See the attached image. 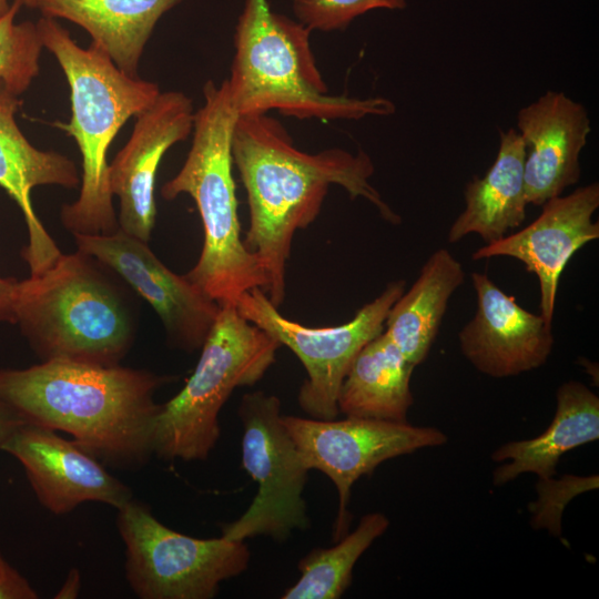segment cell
I'll list each match as a JSON object with an SVG mask.
<instances>
[{
    "mask_svg": "<svg viewBox=\"0 0 599 599\" xmlns=\"http://www.w3.org/2000/svg\"><path fill=\"white\" fill-rule=\"evenodd\" d=\"M26 420L0 397V450Z\"/></svg>",
    "mask_w": 599,
    "mask_h": 599,
    "instance_id": "obj_30",
    "label": "cell"
},
{
    "mask_svg": "<svg viewBox=\"0 0 599 599\" xmlns=\"http://www.w3.org/2000/svg\"><path fill=\"white\" fill-rule=\"evenodd\" d=\"M408 362L385 332L368 342L352 362L338 392L345 417L407 422L414 403Z\"/></svg>",
    "mask_w": 599,
    "mask_h": 599,
    "instance_id": "obj_22",
    "label": "cell"
},
{
    "mask_svg": "<svg viewBox=\"0 0 599 599\" xmlns=\"http://www.w3.org/2000/svg\"><path fill=\"white\" fill-rule=\"evenodd\" d=\"M556 413L539 436L509 441L491 454L494 461H505L493 474L496 486L507 484L521 474L551 478L560 457L569 450L599 438V398L586 385L569 380L556 394Z\"/></svg>",
    "mask_w": 599,
    "mask_h": 599,
    "instance_id": "obj_19",
    "label": "cell"
},
{
    "mask_svg": "<svg viewBox=\"0 0 599 599\" xmlns=\"http://www.w3.org/2000/svg\"><path fill=\"white\" fill-rule=\"evenodd\" d=\"M474 317L458 334L460 351L473 366L495 378L542 366L554 347L551 323L521 307L487 274L474 272Z\"/></svg>",
    "mask_w": 599,
    "mask_h": 599,
    "instance_id": "obj_16",
    "label": "cell"
},
{
    "mask_svg": "<svg viewBox=\"0 0 599 599\" xmlns=\"http://www.w3.org/2000/svg\"><path fill=\"white\" fill-rule=\"evenodd\" d=\"M37 27L70 88V122L52 125L74 139L82 159L80 193L62 206L61 222L73 235L112 234L119 223L109 187L108 150L124 123L156 99L160 88L122 72L94 43L81 48L57 19L42 17Z\"/></svg>",
    "mask_w": 599,
    "mask_h": 599,
    "instance_id": "obj_4",
    "label": "cell"
},
{
    "mask_svg": "<svg viewBox=\"0 0 599 599\" xmlns=\"http://www.w3.org/2000/svg\"><path fill=\"white\" fill-rule=\"evenodd\" d=\"M525 145L528 204L542 205L580 179V153L591 131L586 108L564 92L547 91L518 112Z\"/></svg>",
    "mask_w": 599,
    "mask_h": 599,
    "instance_id": "obj_17",
    "label": "cell"
},
{
    "mask_svg": "<svg viewBox=\"0 0 599 599\" xmlns=\"http://www.w3.org/2000/svg\"><path fill=\"white\" fill-rule=\"evenodd\" d=\"M232 156L250 207L243 243L261 262L268 278L265 293L276 307L285 297L294 234L315 221L332 184L344 187L352 199L370 202L387 222H400L369 183L374 164L363 150L355 154L341 148L303 152L280 121L256 113L237 116Z\"/></svg>",
    "mask_w": 599,
    "mask_h": 599,
    "instance_id": "obj_1",
    "label": "cell"
},
{
    "mask_svg": "<svg viewBox=\"0 0 599 599\" xmlns=\"http://www.w3.org/2000/svg\"><path fill=\"white\" fill-rule=\"evenodd\" d=\"M192 100L160 92L138 115L130 139L109 164V187L120 201L119 229L149 242L156 217L154 187L165 152L193 131Z\"/></svg>",
    "mask_w": 599,
    "mask_h": 599,
    "instance_id": "obj_13",
    "label": "cell"
},
{
    "mask_svg": "<svg viewBox=\"0 0 599 599\" xmlns=\"http://www.w3.org/2000/svg\"><path fill=\"white\" fill-rule=\"evenodd\" d=\"M132 290L79 250L18 281L14 324L42 361L119 365L138 329Z\"/></svg>",
    "mask_w": 599,
    "mask_h": 599,
    "instance_id": "obj_3",
    "label": "cell"
},
{
    "mask_svg": "<svg viewBox=\"0 0 599 599\" xmlns=\"http://www.w3.org/2000/svg\"><path fill=\"white\" fill-rule=\"evenodd\" d=\"M10 6L9 0H0V18L9 10Z\"/></svg>",
    "mask_w": 599,
    "mask_h": 599,
    "instance_id": "obj_33",
    "label": "cell"
},
{
    "mask_svg": "<svg viewBox=\"0 0 599 599\" xmlns=\"http://www.w3.org/2000/svg\"><path fill=\"white\" fill-rule=\"evenodd\" d=\"M525 145L515 129L500 131L497 156L483 177L465 189V210L451 224L448 242L478 234L486 244L497 242L521 225L528 205L524 182Z\"/></svg>",
    "mask_w": 599,
    "mask_h": 599,
    "instance_id": "obj_20",
    "label": "cell"
},
{
    "mask_svg": "<svg viewBox=\"0 0 599 599\" xmlns=\"http://www.w3.org/2000/svg\"><path fill=\"white\" fill-rule=\"evenodd\" d=\"M81 589V576L80 571L77 568H72L60 589L55 593V599H74L78 598Z\"/></svg>",
    "mask_w": 599,
    "mask_h": 599,
    "instance_id": "obj_31",
    "label": "cell"
},
{
    "mask_svg": "<svg viewBox=\"0 0 599 599\" xmlns=\"http://www.w3.org/2000/svg\"><path fill=\"white\" fill-rule=\"evenodd\" d=\"M18 281L0 276V324H14V304Z\"/></svg>",
    "mask_w": 599,
    "mask_h": 599,
    "instance_id": "obj_29",
    "label": "cell"
},
{
    "mask_svg": "<svg viewBox=\"0 0 599 599\" xmlns=\"http://www.w3.org/2000/svg\"><path fill=\"white\" fill-rule=\"evenodd\" d=\"M116 526L125 545L126 580L142 599H211L222 581L250 562L243 540L186 536L133 499L118 508Z\"/></svg>",
    "mask_w": 599,
    "mask_h": 599,
    "instance_id": "obj_8",
    "label": "cell"
},
{
    "mask_svg": "<svg viewBox=\"0 0 599 599\" xmlns=\"http://www.w3.org/2000/svg\"><path fill=\"white\" fill-rule=\"evenodd\" d=\"M28 8H37L39 0H13Z\"/></svg>",
    "mask_w": 599,
    "mask_h": 599,
    "instance_id": "obj_32",
    "label": "cell"
},
{
    "mask_svg": "<svg viewBox=\"0 0 599 599\" xmlns=\"http://www.w3.org/2000/svg\"><path fill=\"white\" fill-rule=\"evenodd\" d=\"M282 420L307 468L325 474L338 493L333 539L348 532L352 486L382 463L402 455L445 445L447 436L436 427L407 422L345 417L317 419L282 415Z\"/></svg>",
    "mask_w": 599,
    "mask_h": 599,
    "instance_id": "obj_11",
    "label": "cell"
},
{
    "mask_svg": "<svg viewBox=\"0 0 599 599\" xmlns=\"http://www.w3.org/2000/svg\"><path fill=\"white\" fill-rule=\"evenodd\" d=\"M405 0H292L293 11L306 28L319 31L345 29L355 18L374 9H404Z\"/></svg>",
    "mask_w": 599,
    "mask_h": 599,
    "instance_id": "obj_26",
    "label": "cell"
},
{
    "mask_svg": "<svg viewBox=\"0 0 599 599\" xmlns=\"http://www.w3.org/2000/svg\"><path fill=\"white\" fill-rule=\"evenodd\" d=\"M21 101L0 82V187L18 204L28 230L21 256L38 274L62 254L37 216L31 193L41 185L74 189L81 183L75 164L68 156L33 146L16 121Z\"/></svg>",
    "mask_w": 599,
    "mask_h": 599,
    "instance_id": "obj_18",
    "label": "cell"
},
{
    "mask_svg": "<svg viewBox=\"0 0 599 599\" xmlns=\"http://www.w3.org/2000/svg\"><path fill=\"white\" fill-rule=\"evenodd\" d=\"M405 291V281L387 284L379 296L362 306L345 324L309 327L283 316L261 287L243 293L235 307L304 365L307 378L300 388L301 408L313 418L335 419L342 382L358 352L385 329L393 304Z\"/></svg>",
    "mask_w": 599,
    "mask_h": 599,
    "instance_id": "obj_9",
    "label": "cell"
},
{
    "mask_svg": "<svg viewBox=\"0 0 599 599\" xmlns=\"http://www.w3.org/2000/svg\"><path fill=\"white\" fill-rule=\"evenodd\" d=\"M1 450L19 460L38 500L54 515H65L85 501L118 509L132 499L130 488L95 456L51 428L26 422Z\"/></svg>",
    "mask_w": 599,
    "mask_h": 599,
    "instance_id": "obj_15",
    "label": "cell"
},
{
    "mask_svg": "<svg viewBox=\"0 0 599 599\" xmlns=\"http://www.w3.org/2000/svg\"><path fill=\"white\" fill-rule=\"evenodd\" d=\"M464 280L461 263L448 250L439 248L390 307L384 332L413 365L427 357L448 301Z\"/></svg>",
    "mask_w": 599,
    "mask_h": 599,
    "instance_id": "obj_23",
    "label": "cell"
},
{
    "mask_svg": "<svg viewBox=\"0 0 599 599\" xmlns=\"http://www.w3.org/2000/svg\"><path fill=\"white\" fill-rule=\"evenodd\" d=\"M540 215L524 229L486 244L474 260L508 256L520 261L539 282L540 315L552 323L561 273L572 255L599 238V184L590 183L568 195L546 201Z\"/></svg>",
    "mask_w": 599,
    "mask_h": 599,
    "instance_id": "obj_14",
    "label": "cell"
},
{
    "mask_svg": "<svg viewBox=\"0 0 599 599\" xmlns=\"http://www.w3.org/2000/svg\"><path fill=\"white\" fill-rule=\"evenodd\" d=\"M77 250L111 268L160 317L167 341L185 352L200 349L221 306L185 275L166 267L144 242L118 229L108 235H73Z\"/></svg>",
    "mask_w": 599,
    "mask_h": 599,
    "instance_id": "obj_12",
    "label": "cell"
},
{
    "mask_svg": "<svg viewBox=\"0 0 599 599\" xmlns=\"http://www.w3.org/2000/svg\"><path fill=\"white\" fill-rule=\"evenodd\" d=\"M203 97L194 114L191 149L180 171L162 185L161 195L171 201L189 194L202 220L203 247L185 276L220 306L235 305L252 288L265 291L268 278L241 238L232 172V134L238 113L226 81L209 80Z\"/></svg>",
    "mask_w": 599,
    "mask_h": 599,
    "instance_id": "obj_5",
    "label": "cell"
},
{
    "mask_svg": "<svg viewBox=\"0 0 599 599\" xmlns=\"http://www.w3.org/2000/svg\"><path fill=\"white\" fill-rule=\"evenodd\" d=\"M172 379L120 364L47 361L0 368V397L26 422L68 433L104 461L134 467L153 454L154 394Z\"/></svg>",
    "mask_w": 599,
    "mask_h": 599,
    "instance_id": "obj_2",
    "label": "cell"
},
{
    "mask_svg": "<svg viewBox=\"0 0 599 599\" xmlns=\"http://www.w3.org/2000/svg\"><path fill=\"white\" fill-rule=\"evenodd\" d=\"M309 34L301 22L272 11L267 0H244L225 80L238 115L277 110L301 120H361L395 112L394 103L383 97L329 94Z\"/></svg>",
    "mask_w": 599,
    "mask_h": 599,
    "instance_id": "obj_6",
    "label": "cell"
},
{
    "mask_svg": "<svg viewBox=\"0 0 599 599\" xmlns=\"http://www.w3.org/2000/svg\"><path fill=\"white\" fill-rule=\"evenodd\" d=\"M38 597L29 581L0 554V599H37Z\"/></svg>",
    "mask_w": 599,
    "mask_h": 599,
    "instance_id": "obj_28",
    "label": "cell"
},
{
    "mask_svg": "<svg viewBox=\"0 0 599 599\" xmlns=\"http://www.w3.org/2000/svg\"><path fill=\"white\" fill-rule=\"evenodd\" d=\"M20 8L21 4L13 1L0 18V82L18 97L38 77L43 49L37 23H16Z\"/></svg>",
    "mask_w": 599,
    "mask_h": 599,
    "instance_id": "obj_25",
    "label": "cell"
},
{
    "mask_svg": "<svg viewBox=\"0 0 599 599\" xmlns=\"http://www.w3.org/2000/svg\"><path fill=\"white\" fill-rule=\"evenodd\" d=\"M182 0H39L42 17L83 28L113 63L139 77V63L159 19Z\"/></svg>",
    "mask_w": 599,
    "mask_h": 599,
    "instance_id": "obj_21",
    "label": "cell"
},
{
    "mask_svg": "<svg viewBox=\"0 0 599 599\" xmlns=\"http://www.w3.org/2000/svg\"><path fill=\"white\" fill-rule=\"evenodd\" d=\"M598 487V476L576 477L565 475L559 480L539 479L538 500L529 506L531 526L547 528L550 534L560 536V517L569 500L579 493Z\"/></svg>",
    "mask_w": 599,
    "mask_h": 599,
    "instance_id": "obj_27",
    "label": "cell"
},
{
    "mask_svg": "<svg viewBox=\"0 0 599 599\" xmlns=\"http://www.w3.org/2000/svg\"><path fill=\"white\" fill-rule=\"evenodd\" d=\"M280 346L235 305L221 306L192 375L174 397L160 404L153 454L167 460H205L220 438L221 408L235 388L264 376Z\"/></svg>",
    "mask_w": 599,
    "mask_h": 599,
    "instance_id": "obj_7",
    "label": "cell"
},
{
    "mask_svg": "<svg viewBox=\"0 0 599 599\" xmlns=\"http://www.w3.org/2000/svg\"><path fill=\"white\" fill-rule=\"evenodd\" d=\"M238 416L243 425L242 464L257 484V493L240 518L222 526V537L244 541L268 536L285 541L294 530L309 526L303 499L308 470L283 424L278 397L247 393Z\"/></svg>",
    "mask_w": 599,
    "mask_h": 599,
    "instance_id": "obj_10",
    "label": "cell"
},
{
    "mask_svg": "<svg viewBox=\"0 0 599 599\" xmlns=\"http://www.w3.org/2000/svg\"><path fill=\"white\" fill-rule=\"evenodd\" d=\"M389 526L382 512L362 517L356 529L331 548H316L298 561L300 579L283 599H338L352 583L353 568L367 548Z\"/></svg>",
    "mask_w": 599,
    "mask_h": 599,
    "instance_id": "obj_24",
    "label": "cell"
}]
</instances>
